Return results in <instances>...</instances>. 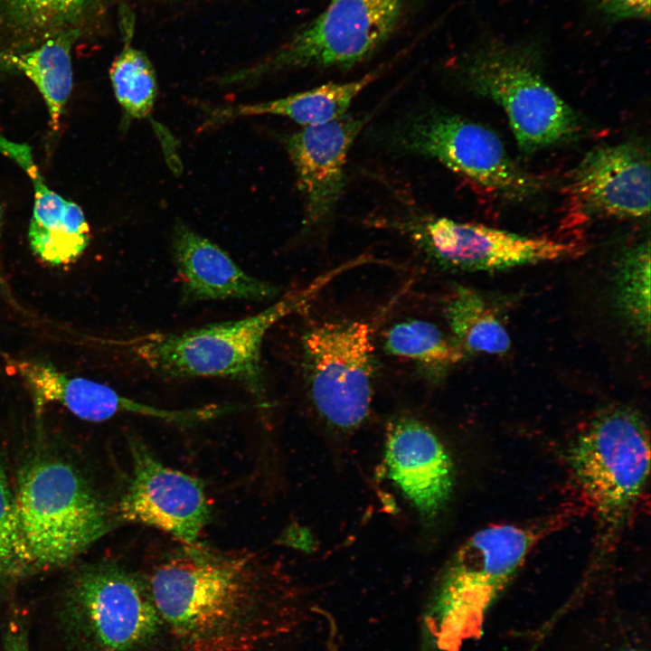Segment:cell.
Returning a JSON list of instances; mask_svg holds the SVG:
<instances>
[{"instance_id": "7", "label": "cell", "mask_w": 651, "mask_h": 651, "mask_svg": "<svg viewBox=\"0 0 651 651\" xmlns=\"http://www.w3.org/2000/svg\"><path fill=\"white\" fill-rule=\"evenodd\" d=\"M542 528L493 524L459 547L442 575L433 607L444 647L479 635L487 610L543 534Z\"/></svg>"}, {"instance_id": "8", "label": "cell", "mask_w": 651, "mask_h": 651, "mask_svg": "<svg viewBox=\"0 0 651 651\" xmlns=\"http://www.w3.org/2000/svg\"><path fill=\"white\" fill-rule=\"evenodd\" d=\"M402 5L403 0H330L319 15L276 51L221 81L241 85L292 70L354 67L389 39Z\"/></svg>"}, {"instance_id": "26", "label": "cell", "mask_w": 651, "mask_h": 651, "mask_svg": "<svg viewBox=\"0 0 651 651\" xmlns=\"http://www.w3.org/2000/svg\"><path fill=\"white\" fill-rule=\"evenodd\" d=\"M22 573L14 495L0 465V588Z\"/></svg>"}, {"instance_id": "9", "label": "cell", "mask_w": 651, "mask_h": 651, "mask_svg": "<svg viewBox=\"0 0 651 651\" xmlns=\"http://www.w3.org/2000/svg\"><path fill=\"white\" fill-rule=\"evenodd\" d=\"M308 395L318 418L335 434L348 435L369 415L373 346L361 321H326L302 337Z\"/></svg>"}, {"instance_id": "16", "label": "cell", "mask_w": 651, "mask_h": 651, "mask_svg": "<svg viewBox=\"0 0 651 651\" xmlns=\"http://www.w3.org/2000/svg\"><path fill=\"white\" fill-rule=\"evenodd\" d=\"M650 183L648 152L626 142L589 152L573 171L570 193L585 213L637 219L649 215Z\"/></svg>"}, {"instance_id": "28", "label": "cell", "mask_w": 651, "mask_h": 651, "mask_svg": "<svg viewBox=\"0 0 651 651\" xmlns=\"http://www.w3.org/2000/svg\"><path fill=\"white\" fill-rule=\"evenodd\" d=\"M609 10L621 17H648L650 0H605Z\"/></svg>"}, {"instance_id": "14", "label": "cell", "mask_w": 651, "mask_h": 651, "mask_svg": "<svg viewBox=\"0 0 651 651\" xmlns=\"http://www.w3.org/2000/svg\"><path fill=\"white\" fill-rule=\"evenodd\" d=\"M8 367L27 386L38 413L46 405L58 403L87 421H103L118 414L130 413L181 425L202 422L225 413L224 406L219 404L168 410L142 403L103 383L70 376L42 361L12 360Z\"/></svg>"}, {"instance_id": "15", "label": "cell", "mask_w": 651, "mask_h": 651, "mask_svg": "<svg viewBox=\"0 0 651 651\" xmlns=\"http://www.w3.org/2000/svg\"><path fill=\"white\" fill-rule=\"evenodd\" d=\"M384 464L388 477L428 523L448 505L455 485L451 457L424 421L400 415L386 428Z\"/></svg>"}, {"instance_id": "12", "label": "cell", "mask_w": 651, "mask_h": 651, "mask_svg": "<svg viewBox=\"0 0 651 651\" xmlns=\"http://www.w3.org/2000/svg\"><path fill=\"white\" fill-rule=\"evenodd\" d=\"M128 442L132 472L118 505L120 518L162 530L185 544L196 542L211 513L202 482L163 464L138 438Z\"/></svg>"}, {"instance_id": "20", "label": "cell", "mask_w": 651, "mask_h": 651, "mask_svg": "<svg viewBox=\"0 0 651 651\" xmlns=\"http://www.w3.org/2000/svg\"><path fill=\"white\" fill-rule=\"evenodd\" d=\"M379 72L372 71L352 81L325 83L273 100L218 108L212 112L207 124L258 115L285 117L301 127L326 124L346 115L353 101L378 78Z\"/></svg>"}, {"instance_id": "6", "label": "cell", "mask_w": 651, "mask_h": 651, "mask_svg": "<svg viewBox=\"0 0 651 651\" xmlns=\"http://www.w3.org/2000/svg\"><path fill=\"white\" fill-rule=\"evenodd\" d=\"M56 618L73 651H145L164 629L146 580L111 563L77 574Z\"/></svg>"}, {"instance_id": "30", "label": "cell", "mask_w": 651, "mask_h": 651, "mask_svg": "<svg viewBox=\"0 0 651 651\" xmlns=\"http://www.w3.org/2000/svg\"><path fill=\"white\" fill-rule=\"evenodd\" d=\"M621 651H643V650H641V649H637V648H627V649H624V650H621Z\"/></svg>"}, {"instance_id": "10", "label": "cell", "mask_w": 651, "mask_h": 651, "mask_svg": "<svg viewBox=\"0 0 651 651\" xmlns=\"http://www.w3.org/2000/svg\"><path fill=\"white\" fill-rule=\"evenodd\" d=\"M467 87L505 111L520 148L531 153L573 137L579 120L571 107L521 53L490 48L467 64Z\"/></svg>"}, {"instance_id": "29", "label": "cell", "mask_w": 651, "mask_h": 651, "mask_svg": "<svg viewBox=\"0 0 651 651\" xmlns=\"http://www.w3.org/2000/svg\"><path fill=\"white\" fill-rule=\"evenodd\" d=\"M2 222H3V209L0 204V236H1V228H2Z\"/></svg>"}, {"instance_id": "13", "label": "cell", "mask_w": 651, "mask_h": 651, "mask_svg": "<svg viewBox=\"0 0 651 651\" xmlns=\"http://www.w3.org/2000/svg\"><path fill=\"white\" fill-rule=\"evenodd\" d=\"M370 118L347 113L326 124L301 127L285 137L303 200L306 228H321L332 219L344 189L349 151Z\"/></svg>"}, {"instance_id": "1", "label": "cell", "mask_w": 651, "mask_h": 651, "mask_svg": "<svg viewBox=\"0 0 651 651\" xmlns=\"http://www.w3.org/2000/svg\"><path fill=\"white\" fill-rule=\"evenodd\" d=\"M146 582L178 651H262L294 624L290 600L246 555L186 544Z\"/></svg>"}, {"instance_id": "22", "label": "cell", "mask_w": 651, "mask_h": 651, "mask_svg": "<svg viewBox=\"0 0 651 651\" xmlns=\"http://www.w3.org/2000/svg\"><path fill=\"white\" fill-rule=\"evenodd\" d=\"M453 341L462 352L501 354L508 351L507 330L484 298L459 287L445 307Z\"/></svg>"}, {"instance_id": "23", "label": "cell", "mask_w": 651, "mask_h": 651, "mask_svg": "<svg viewBox=\"0 0 651 651\" xmlns=\"http://www.w3.org/2000/svg\"><path fill=\"white\" fill-rule=\"evenodd\" d=\"M383 346L388 354L411 361L429 377L440 376L464 354L436 325L418 319L401 321L387 329Z\"/></svg>"}, {"instance_id": "18", "label": "cell", "mask_w": 651, "mask_h": 651, "mask_svg": "<svg viewBox=\"0 0 651 651\" xmlns=\"http://www.w3.org/2000/svg\"><path fill=\"white\" fill-rule=\"evenodd\" d=\"M117 0H0V53L72 35L98 36Z\"/></svg>"}, {"instance_id": "2", "label": "cell", "mask_w": 651, "mask_h": 651, "mask_svg": "<svg viewBox=\"0 0 651 651\" xmlns=\"http://www.w3.org/2000/svg\"><path fill=\"white\" fill-rule=\"evenodd\" d=\"M341 267L307 287L288 292L255 315L182 332H152L117 344L138 364L173 378H225L242 384L260 409L269 408L261 367V346L273 325L303 310Z\"/></svg>"}, {"instance_id": "4", "label": "cell", "mask_w": 651, "mask_h": 651, "mask_svg": "<svg viewBox=\"0 0 651 651\" xmlns=\"http://www.w3.org/2000/svg\"><path fill=\"white\" fill-rule=\"evenodd\" d=\"M373 137L384 152L435 160L499 195L523 198L538 187L495 132L434 106L407 111L375 130Z\"/></svg>"}, {"instance_id": "19", "label": "cell", "mask_w": 651, "mask_h": 651, "mask_svg": "<svg viewBox=\"0 0 651 651\" xmlns=\"http://www.w3.org/2000/svg\"><path fill=\"white\" fill-rule=\"evenodd\" d=\"M32 181L34 202L28 231L31 249L49 265L71 264L90 243L85 215L78 204L49 189L41 175Z\"/></svg>"}, {"instance_id": "27", "label": "cell", "mask_w": 651, "mask_h": 651, "mask_svg": "<svg viewBox=\"0 0 651 651\" xmlns=\"http://www.w3.org/2000/svg\"><path fill=\"white\" fill-rule=\"evenodd\" d=\"M3 651H29L28 631L21 618L9 620L4 634Z\"/></svg>"}, {"instance_id": "24", "label": "cell", "mask_w": 651, "mask_h": 651, "mask_svg": "<svg viewBox=\"0 0 651 651\" xmlns=\"http://www.w3.org/2000/svg\"><path fill=\"white\" fill-rule=\"evenodd\" d=\"M108 72L115 97L125 116L130 119L146 118L157 96L156 71L146 54L131 42H126Z\"/></svg>"}, {"instance_id": "21", "label": "cell", "mask_w": 651, "mask_h": 651, "mask_svg": "<svg viewBox=\"0 0 651 651\" xmlns=\"http://www.w3.org/2000/svg\"><path fill=\"white\" fill-rule=\"evenodd\" d=\"M77 42L72 35H61L27 50L0 53L2 64L24 73L37 87L46 103L53 130L59 127L71 93V52Z\"/></svg>"}, {"instance_id": "3", "label": "cell", "mask_w": 651, "mask_h": 651, "mask_svg": "<svg viewBox=\"0 0 651 651\" xmlns=\"http://www.w3.org/2000/svg\"><path fill=\"white\" fill-rule=\"evenodd\" d=\"M14 509L23 573L70 562L111 527L105 505L86 480L56 459L24 471Z\"/></svg>"}, {"instance_id": "17", "label": "cell", "mask_w": 651, "mask_h": 651, "mask_svg": "<svg viewBox=\"0 0 651 651\" xmlns=\"http://www.w3.org/2000/svg\"><path fill=\"white\" fill-rule=\"evenodd\" d=\"M172 254L186 301H263L279 293L277 286L248 274L220 246L182 222L174 227Z\"/></svg>"}, {"instance_id": "5", "label": "cell", "mask_w": 651, "mask_h": 651, "mask_svg": "<svg viewBox=\"0 0 651 651\" xmlns=\"http://www.w3.org/2000/svg\"><path fill=\"white\" fill-rule=\"evenodd\" d=\"M649 456L644 420L623 407L595 416L571 442L572 476L603 535L618 532L635 509L648 477Z\"/></svg>"}, {"instance_id": "25", "label": "cell", "mask_w": 651, "mask_h": 651, "mask_svg": "<svg viewBox=\"0 0 651 651\" xmlns=\"http://www.w3.org/2000/svg\"><path fill=\"white\" fill-rule=\"evenodd\" d=\"M618 300L624 315L648 335L650 325L649 244L633 250L618 274Z\"/></svg>"}, {"instance_id": "11", "label": "cell", "mask_w": 651, "mask_h": 651, "mask_svg": "<svg viewBox=\"0 0 651 651\" xmlns=\"http://www.w3.org/2000/svg\"><path fill=\"white\" fill-rule=\"evenodd\" d=\"M373 224L400 232L436 263L465 270L552 261L576 251L572 243L524 236L416 210L380 217Z\"/></svg>"}]
</instances>
